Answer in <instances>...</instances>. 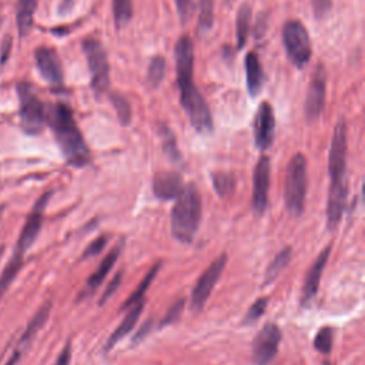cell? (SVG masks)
I'll return each mask as SVG.
<instances>
[{
    "instance_id": "35",
    "label": "cell",
    "mask_w": 365,
    "mask_h": 365,
    "mask_svg": "<svg viewBox=\"0 0 365 365\" xmlns=\"http://www.w3.org/2000/svg\"><path fill=\"white\" fill-rule=\"evenodd\" d=\"M110 237L109 236H100L97 237L95 241H91L87 248L84 250V253H83V259H88V257H96L99 256L102 251L104 250L106 244L109 243Z\"/></svg>"
},
{
    "instance_id": "6",
    "label": "cell",
    "mask_w": 365,
    "mask_h": 365,
    "mask_svg": "<svg viewBox=\"0 0 365 365\" xmlns=\"http://www.w3.org/2000/svg\"><path fill=\"white\" fill-rule=\"evenodd\" d=\"M307 196V158L297 153L290 160L286 173L284 200L288 213L294 217L303 214Z\"/></svg>"
},
{
    "instance_id": "32",
    "label": "cell",
    "mask_w": 365,
    "mask_h": 365,
    "mask_svg": "<svg viewBox=\"0 0 365 365\" xmlns=\"http://www.w3.org/2000/svg\"><path fill=\"white\" fill-rule=\"evenodd\" d=\"M213 185L216 191L221 196L225 197L227 194H230L234 189L236 185V180L232 174H227V173H216L213 174Z\"/></svg>"
},
{
    "instance_id": "39",
    "label": "cell",
    "mask_w": 365,
    "mask_h": 365,
    "mask_svg": "<svg viewBox=\"0 0 365 365\" xmlns=\"http://www.w3.org/2000/svg\"><path fill=\"white\" fill-rule=\"evenodd\" d=\"M10 52H12V36H8V37H5L3 43H2V49H0V66H3L5 63H8Z\"/></svg>"
},
{
    "instance_id": "25",
    "label": "cell",
    "mask_w": 365,
    "mask_h": 365,
    "mask_svg": "<svg viewBox=\"0 0 365 365\" xmlns=\"http://www.w3.org/2000/svg\"><path fill=\"white\" fill-rule=\"evenodd\" d=\"M160 267H162V264L157 263V264L149 271V274H147V276L143 279V281L139 284V287H137V288L134 290V292H133V294L129 297V299L124 301L122 310L131 308L133 306H135V304H139V303L143 301V297H144L146 291L149 290V287L151 286V283H153V280H154V277H156V274L158 272Z\"/></svg>"
},
{
    "instance_id": "31",
    "label": "cell",
    "mask_w": 365,
    "mask_h": 365,
    "mask_svg": "<svg viewBox=\"0 0 365 365\" xmlns=\"http://www.w3.org/2000/svg\"><path fill=\"white\" fill-rule=\"evenodd\" d=\"M333 341H334V331L331 327H323L319 330L315 335L314 339V346L315 348L323 353V354H328L333 350Z\"/></svg>"
},
{
    "instance_id": "36",
    "label": "cell",
    "mask_w": 365,
    "mask_h": 365,
    "mask_svg": "<svg viewBox=\"0 0 365 365\" xmlns=\"http://www.w3.org/2000/svg\"><path fill=\"white\" fill-rule=\"evenodd\" d=\"M311 6H312L314 16L317 19H323L331 10L333 3H331V0H311Z\"/></svg>"
},
{
    "instance_id": "4",
    "label": "cell",
    "mask_w": 365,
    "mask_h": 365,
    "mask_svg": "<svg viewBox=\"0 0 365 365\" xmlns=\"http://www.w3.org/2000/svg\"><path fill=\"white\" fill-rule=\"evenodd\" d=\"M203 216L201 196L197 187L190 182L176 197L171 212V233L180 243H191L198 232Z\"/></svg>"
},
{
    "instance_id": "24",
    "label": "cell",
    "mask_w": 365,
    "mask_h": 365,
    "mask_svg": "<svg viewBox=\"0 0 365 365\" xmlns=\"http://www.w3.org/2000/svg\"><path fill=\"white\" fill-rule=\"evenodd\" d=\"M291 253H292L291 247H286L284 250L280 251L276 257H274V260L270 263V265L265 271V284H270L276 280L281 274V271L290 264Z\"/></svg>"
},
{
    "instance_id": "29",
    "label": "cell",
    "mask_w": 365,
    "mask_h": 365,
    "mask_svg": "<svg viewBox=\"0 0 365 365\" xmlns=\"http://www.w3.org/2000/svg\"><path fill=\"white\" fill-rule=\"evenodd\" d=\"M158 133H160V137H162V142H163V151L167 154V157L170 160H173V162H178L180 151L177 149V143H176L173 131L169 127H166L165 124H160Z\"/></svg>"
},
{
    "instance_id": "34",
    "label": "cell",
    "mask_w": 365,
    "mask_h": 365,
    "mask_svg": "<svg viewBox=\"0 0 365 365\" xmlns=\"http://www.w3.org/2000/svg\"><path fill=\"white\" fill-rule=\"evenodd\" d=\"M267 304H268V300L265 299H259L253 306H251L243 319V324H251V323H256L257 319L264 314L265 308H267Z\"/></svg>"
},
{
    "instance_id": "21",
    "label": "cell",
    "mask_w": 365,
    "mask_h": 365,
    "mask_svg": "<svg viewBox=\"0 0 365 365\" xmlns=\"http://www.w3.org/2000/svg\"><path fill=\"white\" fill-rule=\"evenodd\" d=\"M36 9L37 0H17L16 26L20 37H25L32 32Z\"/></svg>"
},
{
    "instance_id": "20",
    "label": "cell",
    "mask_w": 365,
    "mask_h": 365,
    "mask_svg": "<svg viewBox=\"0 0 365 365\" xmlns=\"http://www.w3.org/2000/svg\"><path fill=\"white\" fill-rule=\"evenodd\" d=\"M143 308H144V303H139L131 307V311L129 314H126V317L123 318V321L120 323V326L116 328V331H114L109 339H107V344L104 347L106 351H110L114 346L118 344L119 341H122L135 326H137V321H139V318L143 312Z\"/></svg>"
},
{
    "instance_id": "11",
    "label": "cell",
    "mask_w": 365,
    "mask_h": 365,
    "mask_svg": "<svg viewBox=\"0 0 365 365\" xmlns=\"http://www.w3.org/2000/svg\"><path fill=\"white\" fill-rule=\"evenodd\" d=\"M327 95V72L323 64H318L311 77L304 104V114L308 122L317 120L324 110Z\"/></svg>"
},
{
    "instance_id": "2",
    "label": "cell",
    "mask_w": 365,
    "mask_h": 365,
    "mask_svg": "<svg viewBox=\"0 0 365 365\" xmlns=\"http://www.w3.org/2000/svg\"><path fill=\"white\" fill-rule=\"evenodd\" d=\"M330 190L327 203V225L330 230L335 228L346 210L348 197V181H347V123L341 118L334 129L330 157Z\"/></svg>"
},
{
    "instance_id": "17",
    "label": "cell",
    "mask_w": 365,
    "mask_h": 365,
    "mask_svg": "<svg viewBox=\"0 0 365 365\" xmlns=\"http://www.w3.org/2000/svg\"><path fill=\"white\" fill-rule=\"evenodd\" d=\"M185 185H182V178L178 173L174 171H162L157 173L153 181V191L156 197L162 200H173L176 198Z\"/></svg>"
},
{
    "instance_id": "1",
    "label": "cell",
    "mask_w": 365,
    "mask_h": 365,
    "mask_svg": "<svg viewBox=\"0 0 365 365\" xmlns=\"http://www.w3.org/2000/svg\"><path fill=\"white\" fill-rule=\"evenodd\" d=\"M180 103L186 110L191 126L201 134L214 129L210 107L194 83V46L189 36H181L174 48Z\"/></svg>"
},
{
    "instance_id": "8",
    "label": "cell",
    "mask_w": 365,
    "mask_h": 365,
    "mask_svg": "<svg viewBox=\"0 0 365 365\" xmlns=\"http://www.w3.org/2000/svg\"><path fill=\"white\" fill-rule=\"evenodd\" d=\"M283 43L290 62L297 68H304L312 56V46L310 33L300 20H288L284 23Z\"/></svg>"
},
{
    "instance_id": "15",
    "label": "cell",
    "mask_w": 365,
    "mask_h": 365,
    "mask_svg": "<svg viewBox=\"0 0 365 365\" xmlns=\"http://www.w3.org/2000/svg\"><path fill=\"white\" fill-rule=\"evenodd\" d=\"M270 158L261 156L254 170L253 177V210L257 216H263L268 204V191H270Z\"/></svg>"
},
{
    "instance_id": "40",
    "label": "cell",
    "mask_w": 365,
    "mask_h": 365,
    "mask_svg": "<svg viewBox=\"0 0 365 365\" xmlns=\"http://www.w3.org/2000/svg\"><path fill=\"white\" fill-rule=\"evenodd\" d=\"M71 358H72V346H71V342H67L66 347L62 350V353L59 354L53 365H68L71 364Z\"/></svg>"
},
{
    "instance_id": "3",
    "label": "cell",
    "mask_w": 365,
    "mask_h": 365,
    "mask_svg": "<svg viewBox=\"0 0 365 365\" xmlns=\"http://www.w3.org/2000/svg\"><path fill=\"white\" fill-rule=\"evenodd\" d=\"M46 120L55 134L66 162L73 167L87 166L91 162L90 150L75 120L72 109L64 103L50 104L48 106Z\"/></svg>"
},
{
    "instance_id": "16",
    "label": "cell",
    "mask_w": 365,
    "mask_h": 365,
    "mask_svg": "<svg viewBox=\"0 0 365 365\" xmlns=\"http://www.w3.org/2000/svg\"><path fill=\"white\" fill-rule=\"evenodd\" d=\"M330 253H331V244H328L321 251V253L318 254L315 263L311 265L310 271L307 272V277H306V281H304V286H303V297H301L303 306L310 304V301L317 295V291H318V287H319V281H321L326 264H327V261L330 259Z\"/></svg>"
},
{
    "instance_id": "9",
    "label": "cell",
    "mask_w": 365,
    "mask_h": 365,
    "mask_svg": "<svg viewBox=\"0 0 365 365\" xmlns=\"http://www.w3.org/2000/svg\"><path fill=\"white\" fill-rule=\"evenodd\" d=\"M52 191L44 193L33 205V209L29 214V217L26 218L25 225H23L20 236L17 238L16 243V248L13 253L17 256L25 257V254L28 253V250L33 245V243L36 241L40 230H41V225H43V217H44V210H46V205H48L50 197H52Z\"/></svg>"
},
{
    "instance_id": "14",
    "label": "cell",
    "mask_w": 365,
    "mask_h": 365,
    "mask_svg": "<svg viewBox=\"0 0 365 365\" xmlns=\"http://www.w3.org/2000/svg\"><path fill=\"white\" fill-rule=\"evenodd\" d=\"M276 135V118L274 110L268 102H263L254 118V140L260 150L271 147Z\"/></svg>"
},
{
    "instance_id": "33",
    "label": "cell",
    "mask_w": 365,
    "mask_h": 365,
    "mask_svg": "<svg viewBox=\"0 0 365 365\" xmlns=\"http://www.w3.org/2000/svg\"><path fill=\"white\" fill-rule=\"evenodd\" d=\"M176 6L180 23L181 25H187L196 10L194 0H176Z\"/></svg>"
},
{
    "instance_id": "5",
    "label": "cell",
    "mask_w": 365,
    "mask_h": 365,
    "mask_svg": "<svg viewBox=\"0 0 365 365\" xmlns=\"http://www.w3.org/2000/svg\"><path fill=\"white\" fill-rule=\"evenodd\" d=\"M16 91L19 97V122L21 130L29 135L40 134L48 126V120H46L48 106L40 100L33 86L28 82L17 83Z\"/></svg>"
},
{
    "instance_id": "13",
    "label": "cell",
    "mask_w": 365,
    "mask_h": 365,
    "mask_svg": "<svg viewBox=\"0 0 365 365\" xmlns=\"http://www.w3.org/2000/svg\"><path fill=\"white\" fill-rule=\"evenodd\" d=\"M35 60L39 73L46 82L56 87L63 86V64L55 49L46 48V46L37 48L35 52Z\"/></svg>"
},
{
    "instance_id": "27",
    "label": "cell",
    "mask_w": 365,
    "mask_h": 365,
    "mask_svg": "<svg viewBox=\"0 0 365 365\" xmlns=\"http://www.w3.org/2000/svg\"><path fill=\"white\" fill-rule=\"evenodd\" d=\"M166 60L163 56H154L149 64L147 71V83L151 88H157L162 84L166 76Z\"/></svg>"
},
{
    "instance_id": "18",
    "label": "cell",
    "mask_w": 365,
    "mask_h": 365,
    "mask_svg": "<svg viewBox=\"0 0 365 365\" xmlns=\"http://www.w3.org/2000/svg\"><path fill=\"white\" fill-rule=\"evenodd\" d=\"M123 248V243L118 244L116 247H114L110 253L103 259V261L100 263V265L97 267V270L91 274V276L88 277L87 283H86V287L83 290V292L80 294V299H84V297L93 294L96 291V288L104 281V279L107 277V274L110 272V270L113 268V265L116 264L119 256H120V251Z\"/></svg>"
},
{
    "instance_id": "10",
    "label": "cell",
    "mask_w": 365,
    "mask_h": 365,
    "mask_svg": "<svg viewBox=\"0 0 365 365\" xmlns=\"http://www.w3.org/2000/svg\"><path fill=\"white\" fill-rule=\"evenodd\" d=\"M225 264H227V256L221 254L207 267V270L201 274V277L198 279L191 292V300H190L191 311L194 312L201 311V308L205 306V303H207L214 286L218 283L221 277Z\"/></svg>"
},
{
    "instance_id": "7",
    "label": "cell",
    "mask_w": 365,
    "mask_h": 365,
    "mask_svg": "<svg viewBox=\"0 0 365 365\" xmlns=\"http://www.w3.org/2000/svg\"><path fill=\"white\" fill-rule=\"evenodd\" d=\"M82 46L90 72L91 90L96 97H102L110 87V71L106 50L103 44L95 37L84 39Z\"/></svg>"
},
{
    "instance_id": "23",
    "label": "cell",
    "mask_w": 365,
    "mask_h": 365,
    "mask_svg": "<svg viewBox=\"0 0 365 365\" xmlns=\"http://www.w3.org/2000/svg\"><path fill=\"white\" fill-rule=\"evenodd\" d=\"M251 28V6L244 3L240 6L236 20V37H237V49H243L247 41Z\"/></svg>"
},
{
    "instance_id": "37",
    "label": "cell",
    "mask_w": 365,
    "mask_h": 365,
    "mask_svg": "<svg viewBox=\"0 0 365 365\" xmlns=\"http://www.w3.org/2000/svg\"><path fill=\"white\" fill-rule=\"evenodd\" d=\"M185 300H178V301H176L173 306H171V308L167 311V314L165 315V318H163V326H169V324H171V323H174V321H177V319H178V317H180V314H181V311H182V308H185Z\"/></svg>"
},
{
    "instance_id": "41",
    "label": "cell",
    "mask_w": 365,
    "mask_h": 365,
    "mask_svg": "<svg viewBox=\"0 0 365 365\" xmlns=\"http://www.w3.org/2000/svg\"><path fill=\"white\" fill-rule=\"evenodd\" d=\"M2 210H3V207H0V216H2Z\"/></svg>"
},
{
    "instance_id": "38",
    "label": "cell",
    "mask_w": 365,
    "mask_h": 365,
    "mask_svg": "<svg viewBox=\"0 0 365 365\" xmlns=\"http://www.w3.org/2000/svg\"><path fill=\"white\" fill-rule=\"evenodd\" d=\"M120 281H122V272H119L118 276L114 277V279L110 281V284L107 286L106 291L103 292V297L100 299V306H103L104 301L109 299V297H111L114 292H116V290H118L119 286H120Z\"/></svg>"
},
{
    "instance_id": "19",
    "label": "cell",
    "mask_w": 365,
    "mask_h": 365,
    "mask_svg": "<svg viewBox=\"0 0 365 365\" xmlns=\"http://www.w3.org/2000/svg\"><path fill=\"white\" fill-rule=\"evenodd\" d=\"M247 88L251 97H257L264 86V71L256 52H250L245 57Z\"/></svg>"
},
{
    "instance_id": "28",
    "label": "cell",
    "mask_w": 365,
    "mask_h": 365,
    "mask_svg": "<svg viewBox=\"0 0 365 365\" xmlns=\"http://www.w3.org/2000/svg\"><path fill=\"white\" fill-rule=\"evenodd\" d=\"M198 28L203 33H207L214 25V0H198Z\"/></svg>"
},
{
    "instance_id": "42",
    "label": "cell",
    "mask_w": 365,
    "mask_h": 365,
    "mask_svg": "<svg viewBox=\"0 0 365 365\" xmlns=\"http://www.w3.org/2000/svg\"><path fill=\"white\" fill-rule=\"evenodd\" d=\"M228 2H233V0H228Z\"/></svg>"
},
{
    "instance_id": "12",
    "label": "cell",
    "mask_w": 365,
    "mask_h": 365,
    "mask_svg": "<svg viewBox=\"0 0 365 365\" xmlns=\"http://www.w3.org/2000/svg\"><path fill=\"white\" fill-rule=\"evenodd\" d=\"M280 339V328L272 323L265 324L253 342V362L256 365H268L277 355Z\"/></svg>"
},
{
    "instance_id": "30",
    "label": "cell",
    "mask_w": 365,
    "mask_h": 365,
    "mask_svg": "<svg viewBox=\"0 0 365 365\" xmlns=\"http://www.w3.org/2000/svg\"><path fill=\"white\" fill-rule=\"evenodd\" d=\"M110 102L113 103L114 110L118 113V119L123 126H129L131 122V107L127 99L119 93H111Z\"/></svg>"
},
{
    "instance_id": "22",
    "label": "cell",
    "mask_w": 365,
    "mask_h": 365,
    "mask_svg": "<svg viewBox=\"0 0 365 365\" xmlns=\"http://www.w3.org/2000/svg\"><path fill=\"white\" fill-rule=\"evenodd\" d=\"M39 331H40L39 326H37L36 323L30 321V323L28 324L25 333L21 334V337H20V339H19V342H17L16 348L13 350V354L10 355V358L6 361L5 365H16V364L20 361L21 355L26 353V350H28L29 346H30V342L33 341V338L36 337V334H37Z\"/></svg>"
},
{
    "instance_id": "26",
    "label": "cell",
    "mask_w": 365,
    "mask_h": 365,
    "mask_svg": "<svg viewBox=\"0 0 365 365\" xmlns=\"http://www.w3.org/2000/svg\"><path fill=\"white\" fill-rule=\"evenodd\" d=\"M113 19L118 29L126 26L133 17V2L131 0H111Z\"/></svg>"
}]
</instances>
